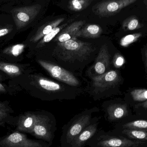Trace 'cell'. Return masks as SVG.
<instances>
[{"label":"cell","mask_w":147,"mask_h":147,"mask_svg":"<svg viewBox=\"0 0 147 147\" xmlns=\"http://www.w3.org/2000/svg\"><path fill=\"white\" fill-rule=\"evenodd\" d=\"M39 64L54 78L72 86H77L79 81L73 74L63 68L43 60L38 61Z\"/></svg>","instance_id":"9c48e42d"},{"label":"cell","mask_w":147,"mask_h":147,"mask_svg":"<svg viewBox=\"0 0 147 147\" xmlns=\"http://www.w3.org/2000/svg\"><path fill=\"white\" fill-rule=\"evenodd\" d=\"M38 120L31 134L39 140L51 146L57 129V120L51 112L46 110L38 111Z\"/></svg>","instance_id":"3957f363"},{"label":"cell","mask_w":147,"mask_h":147,"mask_svg":"<svg viewBox=\"0 0 147 147\" xmlns=\"http://www.w3.org/2000/svg\"><path fill=\"white\" fill-rule=\"evenodd\" d=\"M9 110L5 104L0 102V124L8 116Z\"/></svg>","instance_id":"d4e9b609"},{"label":"cell","mask_w":147,"mask_h":147,"mask_svg":"<svg viewBox=\"0 0 147 147\" xmlns=\"http://www.w3.org/2000/svg\"><path fill=\"white\" fill-rule=\"evenodd\" d=\"M67 24H65L60 26H57L54 28L51 32L43 37L42 40L39 42L38 45H42L44 43L50 42L52 40L63 28L65 27Z\"/></svg>","instance_id":"cb8c5ba5"},{"label":"cell","mask_w":147,"mask_h":147,"mask_svg":"<svg viewBox=\"0 0 147 147\" xmlns=\"http://www.w3.org/2000/svg\"><path fill=\"white\" fill-rule=\"evenodd\" d=\"M142 33L133 34L125 36L121 39L120 44L123 47H127L130 44L137 41L142 36Z\"/></svg>","instance_id":"603a6c76"},{"label":"cell","mask_w":147,"mask_h":147,"mask_svg":"<svg viewBox=\"0 0 147 147\" xmlns=\"http://www.w3.org/2000/svg\"><path fill=\"white\" fill-rule=\"evenodd\" d=\"M144 142L133 141L107 133L102 129L98 130L87 142L90 147H136Z\"/></svg>","instance_id":"277c9868"},{"label":"cell","mask_w":147,"mask_h":147,"mask_svg":"<svg viewBox=\"0 0 147 147\" xmlns=\"http://www.w3.org/2000/svg\"><path fill=\"white\" fill-rule=\"evenodd\" d=\"M141 106H142V107H144L145 108H147V101L146 102H145L143 103L142 104H141Z\"/></svg>","instance_id":"4dcf8cb0"},{"label":"cell","mask_w":147,"mask_h":147,"mask_svg":"<svg viewBox=\"0 0 147 147\" xmlns=\"http://www.w3.org/2000/svg\"><path fill=\"white\" fill-rule=\"evenodd\" d=\"M9 32V30L7 28L0 29V37L6 35Z\"/></svg>","instance_id":"83f0119b"},{"label":"cell","mask_w":147,"mask_h":147,"mask_svg":"<svg viewBox=\"0 0 147 147\" xmlns=\"http://www.w3.org/2000/svg\"><path fill=\"white\" fill-rule=\"evenodd\" d=\"M143 26L135 16H132L127 18L122 23L123 28L125 31L136 30L141 28Z\"/></svg>","instance_id":"e0dca14e"},{"label":"cell","mask_w":147,"mask_h":147,"mask_svg":"<svg viewBox=\"0 0 147 147\" xmlns=\"http://www.w3.org/2000/svg\"><path fill=\"white\" fill-rule=\"evenodd\" d=\"M41 8V5L35 4L14 9L12 14L16 28L19 29L27 26L38 15Z\"/></svg>","instance_id":"ba28073f"},{"label":"cell","mask_w":147,"mask_h":147,"mask_svg":"<svg viewBox=\"0 0 147 147\" xmlns=\"http://www.w3.org/2000/svg\"><path fill=\"white\" fill-rule=\"evenodd\" d=\"M124 58L122 56L119 55L117 57L115 60V64L117 66H121L124 64Z\"/></svg>","instance_id":"4316f807"},{"label":"cell","mask_w":147,"mask_h":147,"mask_svg":"<svg viewBox=\"0 0 147 147\" xmlns=\"http://www.w3.org/2000/svg\"><path fill=\"white\" fill-rule=\"evenodd\" d=\"M119 75L117 72L111 70L100 76L93 78V89L91 94L95 100L103 98L105 91L115 86L119 80Z\"/></svg>","instance_id":"5b68a950"},{"label":"cell","mask_w":147,"mask_h":147,"mask_svg":"<svg viewBox=\"0 0 147 147\" xmlns=\"http://www.w3.org/2000/svg\"><path fill=\"white\" fill-rule=\"evenodd\" d=\"M0 147H51L45 142L28 139L24 134L15 132L0 142Z\"/></svg>","instance_id":"8992f818"},{"label":"cell","mask_w":147,"mask_h":147,"mask_svg":"<svg viewBox=\"0 0 147 147\" xmlns=\"http://www.w3.org/2000/svg\"><path fill=\"white\" fill-rule=\"evenodd\" d=\"M64 20V18H59L50 22L48 25H46L43 28H40V30L38 31L36 34L32 38L31 41L33 42H37L41 38L45 36L51 32L54 28L58 26L61 22Z\"/></svg>","instance_id":"9a60e30c"},{"label":"cell","mask_w":147,"mask_h":147,"mask_svg":"<svg viewBox=\"0 0 147 147\" xmlns=\"http://www.w3.org/2000/svg\"><path fill=\"white\" fill-rule=\"evenodd\" d=\"M102 33V28L98 25H88L84 28L80 30L76 35V38L81 36L85 38L94 39L99 37Z\"/></svg>","instance_id":"2e32d148"},{"label":"cell","mask_w":147,"mask_h":147,"mask_svg":"<svg viewBox=\"0 0 147 147\" xmlns=\"http://www.w3.org/2000/svg\"><path fill=\"white\" fill-rule=\"evenodd\" d=\"M121 133L132 139L147 141V133L145 130L124 129L122 130Z\"/></svg>","instance_id":"ac0fdd59"},{"label":"cell","mask_w":147,"mask_h":147,"mask_svg":"<svg viewBox=\"0 0 147 147\" xmlns=\"http://www.w3.org/2000/svg\"><path fill=\"white\" fill-rule=\"evenodd\" d=\"M145 131H146V132H147V130H145Z\"/></svg>","instance_id":"d6a6232c"},{"label":"cell","mask_w":147,"mask_h":147,"mask_svg":"<svg viewBox=\"0 0 147 147\" xmlns=\"http://www.w3.org/2000/svg\"><path fill=\"white\" fill-rule=\"evenodd\" d=\"M24 45L22 44H18L13 46L10 49V53L14 56H18L23 51Z\"/></svg>","instance_id":"484cf974"},{"label":"cell","mask_w":147,"mask_h":147,"mask_svg":"<svg viewBox=\"0 0 147 147\" xmlns=\"http://www.w3.org/2000/svg\"><path fill=\"white\" fill-rule=\"evenodd\" d=\"M105 120L110 122L117 121L125 117L128 114L127 105L114 102H105L102 104Z\"/></svg>","instance_id":"30bf717a"},{"label":"cell","mask_w":147,"mask_h":147,"mask_svg":"<svg viewBox=\"0 0 147 147\" xmlns=\"http://www.w3.org/2000/svg\"><path fill=\"white\" fill-rule=\"evenodd\" d=\"M83 21L75 22L65 28L57 37L59 42H64L71 39H75L76 35L84 23Z\"/></svg>","instance_id":"4fadbf2b"},{"label":"cell","mask_w":147,"mask_h":147,"mask_svg":"<svg viewBox=\"0 0 147 147\" xmlns=\"http://www.w3.org/2000/svg\"><path fill=\"white\" fill-rule=\"evenodd\" d=\"M123 129H135L139 130H147V121L138 120L128 123L123 125Z\"/></svg>","instance_id":"44dd1931"},{"label":"cell","mask_w":147,"mask_h":147,"mask_svg":"<svg viewBox=\"0 0 147 147\" xmlns=\"http://www.w3.org/2000/svg\"><path fill=\"white\" fill-rule=\"evenodd\" d=\"M110 56L106 45L102 46L97 58L95 65L96 72L99 74H104L109 66Z\"/></svg>","instance_id":"5bb4252c"},{"label":"cell","mask_w":147,"mask_h":147,"mask_svg":"<svg viewBox=\"0 0 147 147\" xmlns=\"http://www.w3.org/2000/svg\"><path fill=\"white\" fill-rule=\"evenodd\" d=\"M101 117L92 118L90 123L74 139L70 147H84L98 131Z\"/></svg>","instance_id":"8fae6325"},{"label":"cell","mask_w":147,"mask_h":147,"mask_svg":"<svg viewBox=\"0 0 147 147\" xmlns=\"http://www.w3.org/2000/svg\"><path fill=\"white\" fill-rule=\"evenodd\" d=\"M61 147L60 146H58V147Z\"/></svg>","instance_id":"836d02e7"},{"label":"cell","mask_w":147,"mask_h":147,"mask_svg":"<svg viewBox=\"0 0 147 147\" xmlns=\"http://www.w3.org/2000/svg\"><path fill=\"white\" fill-rule=\"evenodd\" d=\"M5 91H6V90H5L4 86L1 84L0 83V92H5Z\"/></svg>","instance_id":"f546056e"},{"label":"cell","mask_w":147,"mask_h":147,"mask_svg":"<svg viewBox=\"0 0 147 147\" xmlns=\"http://www.w3.org/2000/svg\"><path fill=\"white\" fill-rule=\"evenodd\" d=\"M97 107L86 109L73 117L63 126L60 138V146L70 147L74 139L90 123L93 113L99 112Z\"/></svg>","instance_id":"6da1fadb"},{"label":"cell","mask_w":147,"mask_h":147,"mask_svg":"<svg viewBox=\"0 0 147 147\" xmlns=\"http://www.w3.org/2000/svg\"><path fill=\"white\" fill-rule=\"evenodd\" d=\"M143 2H144V4L146 5V9H147V0H146V1H143Z\"/></svg>","instance_id":"1f68e13d"},{"label":"cell","mask_w":147,"mask_h":147,"mask_svg":"<svg viewBox=\"0 0 147 147\" xmlns=\"http://www.w3.org/2000/svg\"><path fill=\"white\" fill-rule=\"evenodd\" d=\"M92 1L90 0H74L69 2V6L71 10L79 11L87 7Z\"/></svg>","instance_id":"ffe728a7"},{"label":"cell","mask_w":147,"mask_h":147,"mask_svg":"<svg viewBox=\"0 0 147 147\" xmlns=\"http://www.w3.org/2000/svg\"><path fill=\"white\" fill-rule=\"evenodd\" d=\"M132 98L134 101L143 102L147 100V89H136L131 92Z\"/></svg>","instance_id":"7402d4cb"},{"label":"cell","mask_w":147,"mask_h":147,"mask_svg":"<svg viewBox=\"0 0 147 147\" xmlns=\"http://www.w3.org/2000/svg\"><path fill=\"white\" fill-rule=\"evenodd\" d=\"M137 0H114L103 1L94 7V12L102 16H111L116 14L123 9L134 3Z\"/></svg>","instance_id":"52a82bcc"},{"label":"cell","mask_w":147,"mask_h":147,"mask_svg":"<svg viewBox=\"0 0 147 147\" xmlns=\"http://www.w3.org/2000/svg\"><path fill=\"white\" fill-rule=\"evenodd\" d=\"M0 70L11 76H17L21 73L20 69L17 66L0 62Z\"/></svg>","instance_id":"d6986e66"},{"label":"cell","mask_w":147,"mask_h":147,"mask_svg":"<svg viewBox=\"0 0 147 147\" xmlns=\"http://www.w3.org/2000/svg\"><path fill=\"white\" fill-rule=\"evenodd\" d=\"M93 51L91 44L75 39L58 42L54 53L59 59L71 62L87 59Z\"/></svg>","instance_id":"7a4b0ae2"},{"label":"cell","mask_w":147,"mask_h":147,"mask_svg":"<svg viewBox=\"0 0 147 147\" xmlns=\"http://www.w3.org/2000/svg\"><path fill=\"white\" fill-rule=\"evenodd\" d=\"M145 65L147 70V49L145 50Z\"/></svg>","instance_id":"f1b7e54d"},{"label":"cell","mask_w":147,"mask_h":147,"mask_svg":"<svg viewBox=\"0 0 147 147\" xmlns=\"http://www.w3.org/2000/svg\"><path fill=\"white\" fill-rule=\"evenodd\" d=\"M38 112H27L20 116L17 123L19 131L32 134L34 127L38 120Z\"/></svg>","instance_id":"7c38bea8"}]
</instances>
